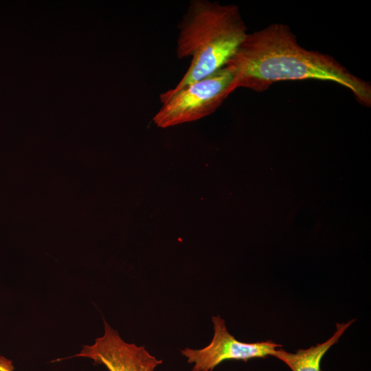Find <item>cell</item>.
<instances>
[{
  "instance_id": "obj_7",
  "label": "cell",
  "mask_w": 371,
  "mask_h": 371,
  "mask_svg": "<svg viewBox=\"0 0 371 371\" xmlns=\"http://www.w3.org/2000/svg\"><path fill=\"white\" fill-rule=\"evenodd\" d=\"M14 369L10 360L0 356V371H14Z\"/></svg>"
},
{
  "instance_id": "obj_4",
  "label": "cell",
  "mask_w": 371,
  "mask_h": 371,
  "mask_svg": "<svg viewBox=\"0 0 371 371\" xmlns=\"http://www.w3.org/2000/svg\"><path fill=\"white\" fill-rule=\"evenodd\" d=\"M214 335L211 342L201 349L186 348L181 350L182 355L193 363L191 371H212L217 366L227 360L247 361L251 359L272 356L281 347L271 340L245 343L237 340L226 327L225 320L220 315L212 317Z\"/></svg>"
},
{
  "instance_id": "obj_6",
  "label": "cell",
  "mask_w": 371,
  "mask_h": 371,
  "mask_svg": "<svg viewBox=\"0 0 371 371\" xmlns=\"http://www.w3.org/2000/svg\"><path fill=\"white\" fill-rule=\"evenodd\" d=\"M355 321L353 319L346 323H337L334 334L322 344L300 349L294 353L278 348L272 356L283 361L291 371H322L320 365L323 357Z\"/></svg>"
},
{
  "instance_id": "obj_3",
  "label": "cell",
  "mask_w": 371,
  "mask_h": 371,
  "mask_svg": "<svg viewBox=\"0 0 371 371\" xmlns=\"http://www.w3.org/2000/svg\"><path fill=\"white\" fill-rule=\"evenodd\" d=\"M236 89L234 75L225 65L177 91L162 93V105L153 121L166 128L198 120L214 113Z\"/></svg>"
},
{
  "instance_id": "obj_5",
  "label": "cell",
  "mask_w": 371,
  "mask_h": 371,
  "mask_svg": "<svg viewBox=\"0 0 371 371\" xmlns=\"http://www.w3.org/2000/svg\"><path fill=\"white\" fill-rule=\"evenodd\" d=\"M104 335L93 344L83 346L76 357L91 359L109 371H154L162 360L151 355L144 346L124 341L104 320Z\"/></svg>"
},
{
  "instance_id": "obj_1",
  "label": "cell",
  "mask_w": 371,
  "mask_h": 371,
  "mask_svg": "<svg viewBox=\"0 0 371 371\" xmlns=\"http://www.w3.org/2000/svg\"><path fill=\"white\" fill-rule=\"evenodd\" d=\"M237 89L262 92L287 80H317L337 83L352 92L357 101L371 105V85L328 54L309 50L285 24H271L247 34L227 63Z\"/></svg>"
},
{
  "instance_id": "obj_2",
  "label": "cell",
  "mask_w": 371,
  "mask_h": 371,
  "mask_svg": "<svg viewBox=\"0 0 371 371\" xmlns=\"http://www.w3.org/2000/svg\"><path fill=\"white\" fill-rule=\"evenodd\" d=\"M177 56L191 58L177 91L225 67L247 35L238 7L192 0L178 24Z\"/></svg>"
}]
</instances>
